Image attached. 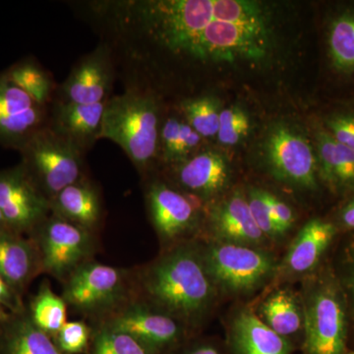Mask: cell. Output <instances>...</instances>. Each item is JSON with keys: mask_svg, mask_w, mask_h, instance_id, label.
<instances>
[{"mask_svg": "<svg viewBox=\"0 0 354 354\" xmlns=\"http://www.w3.org/2000/svg\"><path fill=\"white\" fill-rule=\"evenodd\" d=\"M94 354H149L145 344L138 339L113 329L102 330L95 342Z\"/></svg>", "mask_w": 354, "mask_h": 354, "instance_id": "1f68e13d", "label": "cell"}, {"mask_svg": "<svg viewBox=\"0 0 354 354\" xmlns=\"http://www.w3.org/2000/svg\"><path fill=\"white\" fill-rule=\"evenodd\" d=\"M250 127L248 114L239 106H230L221 111L216 138L223 145H237L246 138Z\"/></svg>", "mask_w": 354, "mask_h": 354, "instance_id": "4dcf8cb0", "label": "cell"}, {"mask_svg": "<svg viewBox=\"0 0 354 354\" xmlns=\"http://www.w3.org/2000/svg\"><path fill=\"white\" fill-rule=\"evenodd\" d=\"M39 270L43 267L36 241L8 230L0 232V276L17 295H22Z\"/></svg>", "mask_w": 354, "mask_h": 354, "instance_id": "d6986e66", "label": "cell"}, {"mask_svg": "<svg viewBox=\"0 0 354 354\" xmlns=\"http://www.w3.org/2000/svg\"><path fill=\"white\" fill-rule=\"evenodd\" d=\"M109 329L130 335L145 346H164L179 334L178 325L171 317L139 306L115 317Z\"/></svg>", "mask_w": 354, "mask_h": 354, "instance_id": "7402d4cb", "label": "cell"}, {"mask_svg": "<svg viewBox=\"0 0 354 354\" xmlns=\"http://www.w3.org/2000/svg\"><path fill=\"white\" fill-rule=\"evenodd\" d=\"M48 111L0 72V146L19 152L46 127Z\"/></svg>", "mask_w": 354, "mask_h": 354, "instance_id": "7c38bea8", "label": "cell"}, {"mask_svg": "<svg viewBox=\"0 0 354 354\" xmlns=\"http://www.w3.org/2000/svg\"><path fill=\"white\" fill-rule=\"evenodd\" d=\"M122 288L120 270L99 263H85L70 274L64 300L77 309L95 311L116 301Z\"/></svg>", "mask_w": 354, "mask_h": 354, "instance_id": "4fadbf2b", "label": "cell"}, {"mask_svg": "<svg viewBox=\"0 0 354 354\" xmlns=\"http://www.w3.org/2000/svg\"><path fill=\"white\" fill-rule=\"evenodd\" d=\"M19 153L20 165L50 202L86 176L85 153L48 127L35 134Z\"/></svg>", "mask_w": 354, "mask_h": 354, "instance_id": "277c9868", "label": "cell"}, {"mask_svg": "<svg viewBox=\"0 0 354 354\" xmlns=\"http://www.w3.org/2000/svg\"><path fill=\"white\" fill-rule=\"evenodd\" d=\"M346 198V201L337 209L335 225L339 230H354V191Z\"/></svg>", "mask_w": 354, "mask_h": 354, "instance_id": "8d00e7d4", "label": "cell"}, {"mask_svg": "<svg viewBox=\"0 0 354 354\" xmlns=\"http://www.w3.org/2000/svg\"><path fill=\"white\" fill-rule=\"evenodd\" d=\"M319 121L337 141L354 151V102H335Z\"/></svg>", "mask_w": 354, "mask_h": 354, "instance_id": "f546056e", "label": "cell"}, {"mask_svg": "<svg viewBox=\"0 0 354 354\" xmlns=\"http://www.w3.org/2000/svg\"><path fill=\"white\" fill-rule=\"evenodd\" d=\"M11 314L1 304H0V324L6 323L11 318Z\"/></svg>", "mask_w": 354, "mask_h": 354, "instance_id": "f35d334b", "label": "cell"}, {"mask_svg": "<svg viewBox=\"0 0 354 354\" xmlns=\"http://www.w3.org/2000/svg\"><path fill=\"white\" fill-rule=\"evenodd\" d=\"M211 225L218 241L255 247L267 239L254 221L247 197L239 191L214 208Z\"/></svg>", "mask_w": 354, "mask_h": 354, "instance_id": "ac0fdd59", "label": "cell"}, {"mask_svg": "<svg viewBox=\"0 0 354 354\" xmlns=\"http://www.w3.org/2000/svg\"><path fill=\"white\" fill-rule=\"evenodd\" d=\"M262 320L281 337L295 334L304 327V307L290 290L272 292L260 308Z\"/></svg>", "mask_w": 354, "mask_h": 354, "instance_id": "4316f807", "label": "cell"}, {"mask_svg": "<svg viewBox=\"0 0 354 354\" xmlns=\"http://www.w3.org/2000/svg\"><path fill=\"white\" fill-rule=\"evenodd\" d=\"M32 322L46 335L57 334L66 323V302L44 283L31 302L28 313Z\"/></svg>", "mask_w": 354, "mask_h": 354, "instance_id": "f1b7e54d", "label": "cell"}, {"mask_svg": "<svg viewBox=\"0 0 354 354\" xmlns=\"http://www.w3.org/2000/svg\"><path fill=\"white\" fill-rule=\"evenodd\" d=\"M322 21L324 62L330 82L354 102V2L329 4Z\"/></svg>", "mask_w": 354, "mask_h": 354, "instance_id": "30bf717a", "label": "cell"}, {"mask_svg": "<svg viewBox=\"0 0 354 354\" xmlns=\"http://www.w3.org/2000/svg\"><path fill=\"white\" fill-rule=\"evenodd\" d=\"M0 304L13 315L25 311L20 295L11 288L1 276H0Z\"/></svg>", "mask_w": 354, "mask_h": 354, "instance_id": "74e56055", "label": "cell"}, {"mask_svg": "<svg viewBox=\"0 0 354 354\" xmlns=\"http://www.w3.org/2000/svg\"><path fill=\"white\" fill-rule=\"evenodd\" d=\"M266 162L276 178L315 192L322 183L313 143L285 124L277 125L265 141Z\"/></svg>", "mask_w": 354, "mask_h": 354, "instance_id": "52a82bcc", "label": "cell"}, {"mask_svg": "<svg viewBox=\"0 0 354 354\" xmlns=\"http://www.w3.org/2000/svg\"><path fill=\"white\" fill-rule=\"evenodd\" d=\"M339 228L334 221L313 218L298 232L286 254L285 267L291 274H304L316 267Z\"/></svg>", "mask_w": 354, "mask_h": 354, "instance_id": "44dd1931", "label": "cell"}, {"mask_svg": "<svg viewBox=\"0 0 354 354\" xmlns=\"http://www.w3.org/2000/svg\"><path fill=\"white\" fill-rule=\"evenodd\" d=\"M214 286L202 256L188 247L158 261L146 278L151 297L167 311L184 318L207 308L213 299Z\"/></svg>", "mask_w": 354, "mask_h": 354, "instance_id": "3957f363", "label": "cell"}, {"mask_svg": "<svg viewBox=\"0 0 354 354\" xmlns=\"http://www.w3.org/2000/svg\"><path fill=\"white\" fill-rule=\"evenodd\" d=\"M57 335L59 348L65 353H81L87 346L88 329L85 323L66 322Z\"/></svg>", "mask_w": 354, "mask_h": 354, "instance_id": "836d02e7", "label": "cell"}, {"mask_svg": "<svg viewBox=\"0 0 354 354\" xmlns=\"http://www.w3.org/2000/svg\"><path fill=\"white\" fill-rule=\"evenodd\" d=\"M0 211L10 232L32 234L50 216V202L19 164L0 169Z\"/></svg>", "mask_w": 354, "mask_h": 354, "instance_id": "8fae6325", "label": "cell"}, {"mask_svg": "<svg viewBox=\"0 0 354 354\" xmlns=\"http://www.w3.org/2000/svg\"><path fill=\"white\" fill-rule=\"evenodd\" d=\"M176 111L202 137L215 138L220 127V102L209 95L186 97L177 104Z\"/></svg>", "mask_w": 354, "mask_h": 354, "instance_id": "83f0119b", "label": "cell"}, {"mask_svg": "<svg viewBox=\"0 0 354 354\" xmlns=\"http://www.w3.org/2000/svg\"><path fill=\"white\" fill-rule=\"evenodd\" d=\"M128 70L162 55L192 64H260L274 44L267 6L251 0H122L86 4Z\"/></svg>", "mask_w": 354, "mask_h": 354, "instance_id": "6da1fadb", "label": "cell"}, {"mask_svg": "<svg viewBox=\"0 0 354 354\" xmlns=\"http://www.w3.org/2000/svg\"><path fill=\"white\" fill-rule=\"evenodd\" d=\"M171 167L181 187L203 198L213 197L223 192L230 180L227 160L215 151L201 150Z\"/></svg>", "mask_w": 354, "mask_h": 354, "instance_id": "e0dca14e", "label": "cell"}, {"mask_svg": "<svg viewBox=\"0 0 354 354\" xmlns=\"http://www.w3.org/2000/svg\"><path fill=\"white\" fill-rule=\"evenodd\" d=\"M8 230V228H7L6 221H4V218L3 216H2L1 211H0V232H6V230Z\"/></svg>", "mask_w": 354, "mask_h": 354, "instance_id": "60d3db41", "label": "cell"}, {"mask_svg": "<svg viewBox=\"0 0 354 354\" xmlns=\"http://www.w3.org/2000/svg\"><path fill=\"white\" fill-rule=\"evenodd\" d=\"M205 268L214 285L232 293L257 290L274 271L269 254L252 246L216 241L203 256Z\"/></svg>", "mask_w": 354, "mask_h": 354, "instance_id": "8992f818", "label": "cell"}, {"mask_svg": "<svg viewBox=\"0 0 354 354\" xmlns=\"http://www.w3.org/2000/svg\"><path fill=\"white\" fill-rule=\"evenodd\" d=\"M90 230L55 215L48 216L32 234L41 253V267L57 278H69L92 249Z\"/></svg>", "mask_w": 354, "mask_h": 354, "instance_id": "ba28073f", "label": "cell"}, {"mask_svg": "<svg viewBox=\"0 0 354 354\" xmlns=\"http://www.w3.org/2000/svg\"><path fill=\"white\" fill-rule=\"evenodd\" d=\"M0 326L4 354H62L50 335L37 328L26 311L14 314Z\"/></svg>", "mask_w": 354, "mask_h": 354, "instance_id": "d4e9b609", "label": "cell"}, {"mask_svg": "<svg viewBox=\"0 0 354 354\" xmlns=\"http://www.w3.org/2000/svg\"><path fill=\"white\" fill-rule=\"evenodd\" d=\"M266 200L271 209L272 218L281 235L290 230L295 221V213L286 203L265 190Z\"/></svg>", "mask_w": 354, "mask_h": 354, "instance_id": "d590c367", "label": "cell"}, {"mask_svg": "<svg viewBox=\"0 0 354 354\" xmlns=\"http://www.w3.org/2000/svg\"><path fill=\"white\" fill-rule=\"evenodd\" d=\"M341 288L349 305L354 322V239L349 242L342 258Z\"/></svg>", "mask_w": 354, "mask_h": 354, "instance_id": "e575fe53", "label": "cell"}, {"mask_svg": "<svg viewBox=\"0 0 354 354\" xmlns=\"http://www.w3.org/2000/svg\"><path fill=\"white\" fill-rule=\"evenodd\" d=\"M106 104L53 102L48 111L46 127L87 155L101 139Z\"/></svg>", "mask_w": 354, "mask_h": 354, "instance_id": "5bb4252c", "label": "cell"}, {"mask_svg": "<svg viewBox=\"0 0 354 354\" xmlns=\"http://www.w3.org/2000/svg\"><path fill=\"white\" fill-rule=\"evenodd\" d=\"M346 302L341 286L332 279L319 281L304 306V346L308 354H344Z\"/></svg>", "mask_w": 354, "mask_h": 354, "instance_id": "5b68a950", "label": "cell"}, {"mask_svg": "<svg viewBox=\"0 0 354 354\" xmlns=\"http://www.w3.org/2000/svg\"><path fill=\"white\" fill-rule=\"evenodd\" d=\"M51 214L93 232L102 216L101 195L94 183L84 176L64 188L50 202Z\"/></svg>", "mask_w": 354, "mask_h": 354, "instance_id": "ffe728a7", "label": "cell"}, {"mask_svg": "<svg viewBox=\"0 0 354 354\" xmlns=\"http://www.w3.org/2000/svg\"><path fill=\"white\" fill-rule=\"evenodd\" d=\"M232 339L236 354H290L286 337L277 334L260 317L248 310L235 317Z\"/></svg>", "mask_w": 354, "mask_h": 354, "instance_id": "603a6c76", "label": "cell"}, {"mask_svg": "<svg viewBox=\"0 0 354 354\" xmlns=\"http://www.w3.org/2000/svg\"><path fill=\"white\" fill-rule=\"evenodd\" d=\"M348 354H354V353H348Z\"/></svg>", "mask_w": 354, "mask_h": 354, "instance_id": "b9f144b4", "label": "cell"}, {"mask_svg": "<svg viewBox=\"0 0 354 354\" xmlns=\"http://www.w3.org/2000/svg\"><path fill=\"white\" fill-rule=\"evenodd\" d=\"M160 100L150 88L128 85L106 102L101 139L115 143L141 174L158 158L162 122Z\"/></svg>", "mask_w": 354, "mask_h": 354, "instance_id": "7a4b0ae2", "label": "cell"}, {"mask_svg": "<svg viewBox=\"0 0 354 354\" xmlns=\"http://www.w3.org/2000/svg\"><path fill=\"white\" fill-rule=\"evenodd\" d=\"M147 204L156 230L165 239L189 232L197 221V212L185 195L162 181H153L146 193Z\"/></svg>", "mask_w": 354, "mask_h": 354, "instance_id": "2e32d148", "label": "cell"}, {"mask_svg": "<svg viewBox=\"0 0 354 354\" xmlns=\"http://www.w3.org/2000/svg\"><path fill=\"white\" fill-rule=\"evenodd\" d=\"M203 141L204 139L176 111L162 120L158 158L169 167L180 164L202 150Z\"/></svg>", "mask_w": 354, "mask_h": 354, "instance_id": "cb8c5ba5", "label": "cell"}, {"mask_svg": "<svg viewBox=\"0 0 354 354\" xmlns=\"http://www.w3.org/2000/svg\"><path fill=\"white\" fill-rule=\"evenodd\" d=\"M246 197L254 221L265 236L271 239L281 236L272 218L269 204L266 200L265 190L251 188Z\"/></svg>", "mask_w": 354, "mask_h": 354, "instance_id": "d6a6232c", "label": "cell"}, {"mask_svg": "<svg viewBox=\"0 0 354 354\" xmlns=\"http://www.w3.org/2000/svg\"><path fill=\"white\" fill-rule=\"evenodd\" d=\"M115 78L113 48L102 41L95 50L76 62L64 82L58 84L53 102L82 104L106 102L113 97Z\"/></svg>", "mask_w": 354, "mask_h": 354, "instance_id": "9c48e42d", "label": "cell"}, {"mask_svg": "<svg viewBox=\"0 0 354 354\" xmlns=\"http://www.w3.org/2000/svg\"><path fill=\"white\" fill-rule=\"evenodd\" d=\"M8 78L27 93L41 106L50 108L55 99L57 83L53 74L36 58L28 57L18 60L4 70Z\"/></svg>", "mask_w": 354, "mask_h": 354, "instance_id": "484cf974", "label": "cell"}, {"mask_svg": "<svg viewBox=\"0 0 354 354\" xmlns=\"http://www.w3.org/2000/svg\"><path fill=\"white\" fill-rule=\"evenodd\" d=\"M314 148L323 187L335 196L354 191V151L339 143L320 121L314 127Z\"/></svg>", "mask_w": 354, "mask_h": 354, "instance_id": "9a60e30c", "label": "cell"}, {"mask_svg": "<svg viewBox=\"0 0 354 354\" xmlns=\"http://www.w3.org/2000/svg\"><path fill=\"white\" fill-rule=\"evenodd\" d=\"M190 354H220L216 348L212 346H202V348H197L196 351H193Z\"/></svg>", "mask_w": 354, "mask_h": 354, "instance_id": "ab89813d", "label": "cell"}]
</instances>
